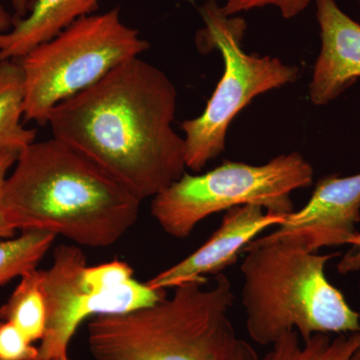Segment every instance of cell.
I'll return each instance as SVG.
<instances>
[{
  "mask_svg": "<svg viewBox=\"0 0 360 360\" xmlns=\"http://www.w3.org/2000/svg\"><path fill=\"white\" fill-rule=\"evenodd\" d=\"M56 238L49 232L28 231L18 238L0 240V286L37 269Z\"/></svg>",
  "mask_w": 360,
  "mask_h": 360,
  "instance_id": "obj_16",
  "label": "cell"
},
{
  "mask_svg": "<svg viewBox=\"0 0 360 360\" xmlns=\"http://www.w3.org/2000/svg\"><path fill=\"white\" fill-rule=\"evenodd\" d=\"M314 168L300 153L279 155L264 165L224 161L205 174H184L153 196L151 214L175 238L193 233L196 225L214 213L255 205L265 212H295L291 193L309 187Z\"/></svg>",
  "mask_w": 360,
  "mask_h": 360,
  "instance_id": "obj_6",
  "label": "cell"
},
{
  "mask_svg": "<svg viewBox=\"0 0 360 360\" xmlns=\"http://www.w3.org/2000/svg\"><path fill=\"white\" fill-rule=\"evenodd\" d=\"M16 18H22L27 15L30 11V0H11Z\"/></svg>",
  "mask_w": 360,
  "mask_h": 360,
  "instance_id": "obj_22",
  "label": "cell"
},
{
  "mask_svg": "<svg viewBox=\"0 0 360 360\" xmlns=\"http://www.w3.org/2000/svg\"><path fill=\"white\" fill-rule=\"evenodd\" d=\"M14 20H15V18H13L11 14L0 4V33L11 30L13 28Z\"/></svg>",
  "mask_w": 360,
  "mask_h": 360,
  "instance_id": "obj_21",
  "label": "cell"
},
{
  "mask_svg": "<svg viewBox=\"0 0 360 360\" xmlns=\"http://www.w3.org/2000/svg\"><path fill=\"white\" fill-rule=\"evenodd\" d=\"M359 2H360V0H359Z\"/></svg>",
  "mask_w": 360,
  "mask_h": 360,
  "instance_id": "obj_25",
  "label": "cell"
},
{
  "mask_svg": "<svg viewBox=\"0 0 360 360\" xmlns=\"http://www.w3.org/2000/svg\"><path fill=\"white\" fill-rule=\"evenodd\" d=\"M141 201L101 165L65 142H32L7 177L4 210L15 231L49 232L108 248L134 226Z\"/></svg>",
  "mask_w": 360,
  "mask_h": 360,
  "instance_id": "obj_2",
  "label": "cell"
},
{
  "mask_svg": "<svg viewBox=\"0 0 360 360\" xmlns=\"http://www.w3.org/2000/svg\"><path fill=\"white\" fill-rule=\"evenodd\" d=\"M243 253L246 329L258 345H272L290 331L302 340L360 333L359 312L326 278V265L338 255H317L286 238L255 239Z\"/></svg>",
  "mask_w": 360,
  "mask_h": 360,
  "instance_id": "obj_4",
  "label": "cell"
},
{
  "mask_svg": "<svg viewBox=\"0 0 360 360\" xmlns=\"http://www.w3.org/2000/svg\"><path fill=\"white\" fill-rule=\"evenodd\" d=\"M46 326L37 360L68 356L71 340L89 317L129 314L167 297L134 277V269L120 260L89 266L77 246L61 245L49 269H41Z\"/></svg>",
  "mask_w": 360,
  "mask_h": 360,
  "instance_id": "obj_8",
  "label": "cell"
},
{
  "mask_svg": "<svg viewBox=\"0 0 360 360\" xmlns=\"http://www.w3.org/2000/svg\"><path fill=\"white\" fill-rule=\"evenodd\" d=\"M25 103V80L20 61L0 60V153H20L37 139V130L21 122Z\"/></svg>",
  "mask_w": 360,
  "mask_h": 360,
  "instance_id": "obj_13",
  "label": "cell"
},
{
  "mask_svg": "<svg viewBox=\"0 0 360 360\" xmlns=\"http://www.w3.org/2000/svg\"><path fill=\"white\" fill-rule=\"evenodd\" d=\"M148 49L139 30L122 22L120 7L79 18L18 59L25 80L23 117L47 124L58 104Z\"/></svg>",
  "mask_w": 360,
  "mask_h": 360,
  "instance_id": "obj_5",
  "label": "cell"
},
{
  "mask_svg": "<svg viewBox=\"0 0 360 360\" xmlns=\"http://www.w3.org/2000/svg\"><path fill=\"white\" fill-rule=\"evenodd\" d=\"M205 28L198 41L201 47L219 49L224 71L202 115L181 122L186 134V165L198 172L224 153L227 129L236 115L255 97L297 80V66L271 56L245 53L243 49L245 20L225 15L214 0L200 7Z\"/></svg>",
  "mask_w": 360,
  "mask_h": 360,
  "instance_id": "obj_7",
  "label": "cell"
},
{
  "mask_svg": "<svg viewBox=\"0 0 360 360\" xmlns=\"http://www.w3.org/2000/svg\"><path fill=\"white\" fill-rule=\"evenodd\" d=\"M18 153L14 151H6L0 153V240L13 238L15 229L7 221L4 210V187L11 168L15 165Z\"/></svg>",
  "mask_w": 360,
  "mask_h": 360,
  "instance_id": "obj_19",
  "label": "cell"
},
{
  "mask_svg": "<svg viewBox=\"0 0 360 360\" xmlns=\"http://www.w3.org/2000/svg\"><path fill=\"white\" fill-rule=\"evenodd\" d=\"M352 245V250L348 251L338 264V269L341 274H347L349 272L360 270V233L355 238L354 243Z\"/></svg>",
  "mask_w": 360,
  "mask_h": 360,
  "instance_id": "obj_20",
  "label": "cell"
},
{
  "mask_svg": "<svg viewBox=\"0 0 360 360\" xmlns=\"http://www.w3.org/2000/svg\"><path fill=\"white\" fill-rule=\"evenodd\" d=\"M321 49L309 85L310 101L326 105L360 77V25L335 0H316Z\"/></svg>",
  "mask_w": 360,
  "mask_h": 360,
  "instance_id": "obj_11",
  "label": "cell"
},
{
  "mask_svg": "<svg viewBox=\"0 0 360 360\" xmlns=\"http://www.w3.org/2000/svg\"><path fill=\"white\" fill-rule=\"evenodd\" d=\"M285 215L265 212L259 205L236 206L225 212L219 229L205 245L191 255L163 270L148 283L155 290L176 288L187 283H206V276H217L238 262L246 246Z\"/></svg>",
  "mask_w": 360,
  "mask_h": 360,
  "instance_id": "obj_10",
  "label": "cell"
},
{
  "mask_svg": "<svg viewBox=\"0 0 360 360\" xmlns=\"http://www.w3.org/2000/svg\"><path fill=\"white\" fill-rule=\"evenodd\" d=\"M52 360H72V359H70V357H68V356H65V357H59V359H52Z\"/></svg>",
  "mask_w": 360,
  "mask_h": 360,
  "instance_id": "obj_23",
  "label": "cell"
},
{
  "mask_svg": "<svg viewBox=\"0 0 360 360\" xmlns=\"http://www.w3.org/2000/svg\"><path fill=\"white\" fill-rule=\"evenodd\" d=\"M99 0H30V11L0 33V60L22 58L73 22L98 11Z\"/></svg>",
  "mask_w": 360,
  "mask_h": 360,
  "instance_id": "obj_12",
  "label": "cell"
},
{
  "mask_svg": "<svg viewBox=\"0 0 360 360\" xmlns=\"http://www.w3.org/2000/svg\"><path fill=\"white\" fill-rule=\"evenodd\" d=\"M359 221L360 174L328 175L317 181L307 205L285 215L278 229L260 239L292 238L317 252L326 246L352 245Z\"/></svg>",
  "mask_w": 360,
  "mask_h": 360,
  "instance_id": "obj_9",
  "label": "cell"
},
{
  "mask_svg": "<svg viewBox=\"0 0 360 360\" xmlns=\"http://www.w3.org/2000/svg\"><path fill=\"white\" fill-rule=\"evenodd\" d=\"M20 278L13 295L0 307V321L11 322L34 343L41 341L46 326L41 269L30 270Z\"/></svg>",
  "mask_w": 360,
  "mask_h": 360,
  "instance_id": "obj_15",
  "label": "cell"
},
{
  "mask_svg": "<svg viewBox=\"0 0 360 360\" xmlns=\"http://www.w3.org/2000/svg\"><path fill=\"white\" fill-rule=\"evenodd\" d=\"M187 283L174 295L129 314L101 315L89 323L94 360H258L229 319L234 295L224 274L213 288Z\"/></svg>",
  "mask_w": 360,
  "mask_h": 360,
  "instance_id": "obj_3",
  "label": "cell"
},
{
  "mask_svg": "<svg viewBox=\"0 0 360 360\" xmlns=\"http://www.w3.org/2000/svg\"><path fill=\"white\" fill-rule=\"evenodd\" d=\"M258 360H360V333L314 335L300 340L296 331L281 336Z\"/></svg>",
  "mask_w": 360,
  "mask_h": 360,
  "instance_id": "obj_14",
  "label": "cell"
},
{
  "mask_svg": "<svg viewBox=\"0 0 360 360\" xmlns=\"http://www.w3.org/2000/svg\"><path fill=\"white\" fill-rule=\"evenodd\" d=\"M359 288H360V285H359ZM359 315H360V312H359Z\"/></svg>",
  "mask_w": 360,
  "mask_h": 360,
  "instance_id": "obj_24",
  "label": "cell"
},
{
  "mask_svg": "<svg viewBox=\"0 0 360 360\" xmlns=\"http://www.w3.org/2000/svg\"><path fill=\"white\" fill-rule=\"evenodd\" d=\"M176 104L172 80L139 56L58 104L47 124L53 137L101 165L142 201L186 174L184 139L172 127Z\"/></svg>",
  "mask_w": 360,
  "mask_h": 360,
  "instance_id": "obj_1",
  "label": "cell"
},
{
  "mask_svg": "<svg viewBox=\"0 0 360 360\" xmlns=\"http://www.w3.org/2000/svg\"><path fill=\"white\" fill-rule=\"evenodd\" d=\"M39 347L8 321H0V360H37Z\"/></svg>",
  "mask_w": 360,
  "mask_h": 360,
  "instance_id": "obj_17",
  "label": "cell"
},
{
  "mask_svg": "<svg viewBox=\"0 0 360 360\" xmlns=\"http://www.w3.org/2000/svg\"><path fill=\"white\" fill-rule=\"evenodd\" d=\"M309 4L310 0H226L221 11L225 15L233 16L251 9L274 6L281 11L284 18L290 20L302 13Z\"/></svg>",
  "mask_w": 360,
  "mask_h": 360,
  "instance_id": "obj_18",
  "label": "cell"
}]
</instances>
